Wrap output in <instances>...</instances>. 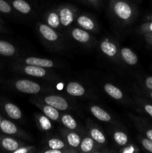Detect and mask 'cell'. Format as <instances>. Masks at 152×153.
<instances>
[{"mask_svg": "<svg viewBox=\"0 0 152 153\" xmlns=\"http://www.w3.org/2000/svg\"><path fill=\"white\" fill-rule=\"evenodd\" d=\"M16 88L22 93L29 94H35L40 92V86L37 83L30 80H19L16 82Z\"/></svg>", "mask_w": 152, "mask_h": 153, "instance_id": "obj_1", "label": "cell"}, {"mask_svg": "<svg viewBox=\"0 0 152 153\" xmlns=\"http://www.w3.org/2000/svg\"><path fill=\"white\" fill-rule=\"evenodd\" d=\"M46 104L55 108L58 110L64 111L68 108V103L62 97L59 96H49L45 98Z\"/></svg>", "mask_w": 152, "mask_h": 153, "instance_id": "obj_2", "label": "cell"}, {"mask_svg": "<svg viewBox=\"0 0 152 153\" xmlns=\"http://www.w3.org/2000/svg\"><path fill=\"white\" fill-rule=\"evenodd\" d=\"M114 10L116 15L122 19H129L130 16H131V13H132L131 7L124 1L116 2V4L114 6Z\"/></svg>", "mask_w": 152, "mask_h": 153, "instance_id": "obj_3", "label": "cell"}, {"mask_svg": "<svg viewBox=\"0 0 152 153\" xmlns=\"http://www.w3.org/2000/svg\"><path fill=\"white\" fill-rule=\"evenodd\" d=\"M25 63L28 65H34L41 67H52L54 66L53 62L50 60L42 59V58H34V57L27 58L25 60Z\"/></svg>", "mask_w": 152, "mask_h": 153, "instance_id": "obj_4", "label": "cell"}, {"mask_svg": "<svg viewBox=\"0 0 152 153\" xmlns=\"http://www.w3.org/2000/svg\"><path fill=\"white\" fill-rule=\"evenodd\" d=\"M121 54L124 61L129 65H135L138 61L137 55L128 48H123L121 51Z\"/></svg>", "mask_w": 152, "mask_h": 153, "instance_id": "obj_5", "label": "cell"}, {"mask_svg": "<svg viewBox=\"0 0 152 153\" xmlns=\"http://www.w3.org/2000/svg\"><path fill=\"white\" fill-rule=\"evenodd\" d=\"M66 91L69 94L75 97H80L84 94L85 90L79 83L77 82H70L67 85Z\"/></svg>", "mask_w": 152, "mask_h": 153, "instance_id": "obj_6", "label": "cell"}, {"mask_svg": "<svg viewBox=\"0 0 152 153\" xmlns=\"http://www.w3.org/2000/svg\"><path fill=\"white\" fill-rule=\"evenodd\" d=\"M39 30L42 35L49 41H55L58 39V34H56V32L48 25H40L39 27Z\"/></svg>", "mask_w": 152, "mask_h": 153, "instance_id": "obj_7", "label": "cell"}, {"mask_svg": "<svg viewBox=\"0 0 152 153\" xmlns=\"http://www.w3.org/2000/svg\"><path fill=\"white\" fill-rule=\"evenodd\" d=\"M73 21V13L69 8H63L60 11V22L63 25L67 26Z\"/></svg>", "mask_w": 152, "mask_h": 153, "instance_id": "obj_8", "label": "cell"}, {"mask_svg": "<svg viewBox=\"0 0 152 153\" xmlns=\"http://www.w3.org/2000/svg\"><path fill=\"white\" fill-rule=\"evenodd\" d=\"M91 112L92 114L97 118V119L100 120L101 121H105V122H108L110 120L111 117H110V114L103 110L101 108L98 107V106H92L91 108Z\"/></svg>", "mask_w": 152, "mask_h": 153, "instance_id": "obj_9", "label": "cell"}, {"mask_svg": "<svg viewBox=\"0 0 152 153\" xmlns=\"http://www.w3.org/2000/svg\"><path fill=\"white\" fill-rule=\"evenodd\" d=\"M25 73L29 76L36 77H43L46 75V70L41 67L34 65H28L25 67Z\"/></svg>", "mask_w": 152, "mask_h": 153, "instance_id": "obj_10", "label": "cell"}, {"mask_svg": "<svg viewBox=\"0 0 152 153\" xmlns=\"http://www.w3.org/2000/svg\"><path fill=\"white\" fill-rule=\"evenodd\" d=\"M4 109H5L8 116L11 117L12 119L18 120L22 116V113H21V111L19 110V108L15 105L11 104V103H7L4 106Z\"/></svg>", "mask_w": 152, "mask_h": 153, "instance_id": "obj_11", "label": "cell"}, {"mask_svg": "<svg viewBox=\"0 0 152 153\" xmlns=\"http://www.w3.org/2000/svg\"><path fill=\"white\" fill-rule=\"evenodd\" d=\"M104 90L110 97L116 100H120L123 97V94L122 91L118 88L115 87L114 85H110V84H107L104 85Z\"/></svg>", "mask_w": 152, "mask_h": 153, "instance_id": "obj_12", "label": "cell"}, {"mask_svg": "<svg viewBox=\"0 0 152 153\" xmlns=\"http://www.w3.org/2000/svg\"><path fill=\"white\" fill-rule=\"evenodd\" d=\"M15 48L10 43L0 40V54L5 56H11L14 54Z\"/></svg>", "mask_w": 152, "mask_h": 153, "instance_id": "obj_13", "label": "cell"}, {"mask_svg": "<svg viewBox=\"0 0 152 153\" xmlns=\"http://www.w3.org/2000/svg\"><path fill=\"white\" fill-rule=\"evenodd\" d=\"M101 49L104 54L108 56H114L116 54V47L114 44L108 41H104L101 44Z\"/></svg>", "mask_w": 152, "mask_h": 153, "instance_id": "obj_14", "label": "cell"}, {"mask_svg": "<svg viewBox=\"0 0 152 153\" xmlns=\"http://www.w3.org/2000/svg\"><path fill=\"white\" fill-rule=\"evenodd\" d=\"M0 128H1V131L3 132L6 133V134H15L17 131L16 126L12 122L9 120H6L1 121V124H0Z\"/></svg>", "mask_w": 152, "mask_h": 153, "instance_id": "obj_15", "label": "cell"}, {"mask_svg": "<svg viewBox=\"0 0 152 153\" xmlns=\"http://www.w3.org/2000/svg\"><path fill=\"white\" fill-rule=\"evenodd\" d=\"M72 34L76 40L81 42V43H86L89 39V34L83 30L79 29V28H75L72 31Z\"/></svg>", "mask_w": 152, "mask_h": 153, "instance_id": "obj_16", "label": "cell"}, {"mask_svg": "<svg viewBox=\"0 0 152 153\" xmlns=\"http://www.w3.org/2000/svg\"><path fill=\"white\" fill-rule=\"evenodd\" d=\"M13 6L22 13H28L31 11V7L29 4L24 0H14L13 2Z\"/></svg>", "mask_w": 152, "mask_h": 153, "instance_id": "obj_17", "label": "cell"}, {"mask_svg": "<svg viewBox=\"0 0 152 153\" xmlns=\"http://www.w3.org/2000/svg\"><path fill=\"white\" fill-rule=\"evenodd\" d=\"M1 144L4 149L8 151H15L19 147L17 141L12 138H9V137L3 139L2 141H1Z\"/></svg>", "mask_w": 152, "mask_h": 153, "instance_id": "obj_18", "label": "cell"}, {"mask_svg": "<svg viewBox=\"0 0 152 153\" xmlns=\"http://www.w3.org/2000/svg\"><path fill=\"white\" fill-rule=\"evenodd\" d=\"M43 112L47 117L50 118L52 120H57L59 118V113L58 111V109L49 105L44 107Z\"/></svg>", "mask_w": 152, "mask_h": 153, "instance_id": "obj_19", "label": "cell"}, {"mask_svg": "<svg viewBox=\"0 0 152 153\" xmlns=\"http://www.w3.org/2000/svg\"><path fill=\"white\" fill-rule=\"evenodd\" d=\"M77 22L80 26L87 30H92L94 28V23L89 17L85 16H80L77 18Z\"/></svg>", "mask_w": 152, "mask_h": 153, "instance_id": "obj_20", "label": "cell"}, {"mask_svg": "<svg viewBox=\"0 0 152 153\" xmlns=\"http://www.w3.org/2000/svg\"><path fill=\"white\" fill-rule=\"evenodd\" d=\"M62 123L69 129H75L77 127L76 121L73 119L72 117L69 114H65L62 117Z\"/></svg>", "mask_w": 152, "mask_h": 153, "instance_id": "obj_21", "label": "cell"}, {"mask_svg": "<svg viewBox=\"0 0 152 153\" xmlns=\"http://www.w3.org/2000/svg\"><path fill=\"white\" fill-rule=\"evenodd\" d=\"M94 146V140L90 137H86L82 141L80 144V149L83 152H90Z\"/></svg>", "mask_w": 152, "mask_h": 153, "instance_id": "obj_22", "label": "cell"}, {"mask_svg": "<svg viewBox=\"0 0 152 153\" xmlns=\"http://www.w3.org/2000/svg\"><path fill=\"white\" fill-rule=\"evenodd\" d=\"M67 141H68L69 144L70 146H73V147H77L80 144V139L78 134H77L76 133L72 132L69 133L67 136Z\"/></svg>", "mask_w": 152, "mask_h": 153, "instance_id": "obj_23", "label": "cell"}, {"mask_svg": "<svg viewBox=\"0 0 152 153\" xmlns=\"http://www.w3.org/2000/svg\"><path fill=\"white\" fill-rule=\"evenodd\" d=\"M91 136H92V139H94L95 140H96L98 143H104L105 142V137H104V134H102L101 131H100L99 130L97 129V128H92L90 131Z\"/></svg>", "mask_w": 152, "mask_h": 153, "instance_id": "obj_24", "label": "cell"}, {"mask_svg": "<svg viewBox=\"0 0 152 153\" xmlns=\"http://www.w3.org/2000/svg\"><path fill=\"white\" fill-rule=\"evenodd\" d=\"M114 140L119 145L124 146L128 143V136L125 133L117 131L114 134Z\"/></svg>", "mask_w": 152, "mask_h": 153, "instance_id": "obj_25", "label": "cell"}, {"mask_svg": "<svg viewBox=\"0 0 152 153\" xmlns=\"http://www.w3.org/2000/svg\"><path fill=\"white\" fill-rule=\"evenodd\" d=\"M60 19L55 13H52L48 17V23L52 28H58L60 24Z\"/></svg>", "mask_w": 152, "mask_h": 153, "instance_id": "obj_26", "label": "cell"}, {"mask_svg": "<svg viewBox=\"0 0 152 153\" xmlns=\"http://www.w3.org/2000/svg\"><path fill=\"white\" fill-rule=\"evenodd\" d=\"M49 146L51 149H61L64 147L63 142L61 141L59 139L53 138L51 139L49 141Z\"/></svg>", "mask_w": 152, "mask_h": 153, "instance_id": "obj_27", "label": "cell"}, {"mask_svg": "<svg viewBox=\"0 0 152 153\" xmlns=\"http://www.w3.org/2000/svg\"><path fill=\"white\" fill-rule=\"evenodd\" d=\"M39 122H40V126L43 128V130H49L52 127V125H51V123L49 121V118L45 116H41L39 119Z\"/></svg>", "mask_w": 152, "mask_h": 153, "instance_id": "obj_28", "label": "cell"}, {"mask_svg": "<svg viewBox=\"0 0 152 153\" xmlns=\"http://www.w3.org/2000/svg\"><path fill=\"white\" fill-rule=\"evenodd\" d=\"M142 144L146 150L152 152V140H151L148 138H143L142 140Z\"/></svg>", "mask_w": 152, "mask_h": 153, "instance_id": "obj_29", "label": "cell"}, {"mask_svg": "<svg viewBox=\"0 0 152 153\" xmlns=\"http://www.w3.org/2000/svg\"><path fill=\"white\" fill-rule=\"evenodd\" d=\"M10 7L5 1L0 0V11L3 13H9L10 11Z\"/></svg>", "mask_w": 152, "mask_h": 153, "instance_id": "obj_30", "label": "cell"}, {"mask_svg": "<svg viewBox=\"0 0 152 153\" xmlns=\"http://www.w3.org/2000/svg\"><path fill=\"white\" fill-rule=\"evenodd\" d=\"M145 86L147 87L148 89L152 91V76H151V77H148L147 79H145Z\"/></svg>", "mask_w": 152, "mask_h": 153, "instance_id": "obj_31", "label": "cell"}, {"mask_svg": "<svg viewBox=\"0 0 152 153\" xmlns=\"http://www.w3.org/2000/svg\"><path fill=\"white\" fill-rule=\"evenodd\" d=\"M144 109L146 113H147L148 114L150 115V116L152 117V105H149V104L145 105Z\"/></svg>", "mask_w": 152, "mask_h": 153, "instance_id": "obj_32", "label": "cell"}, {"mask_svg": "<svg viewBox=\"0 0 152 153\" xmlns=\"http://www.w3.org/2000/svg\"><path fill=\"white\" fill-rule=\"evenodd\" d=\"M145 134L147 138L150 139L151 140H152V128H149V129H148L147 131H146Z\"/></svg>", "mask_w": 152, "mask_h": 153, "instance_id": "obj_33", "label": "cell"}, {"mask_svg": "<svg viewBox=\"0 0 152 153\" xmlns=\"http://www.w3.org/2000/svg\"><path fill=\"white\" fill-rule=\"evenodd\" d=\"M61 152L60 151V149H52L51 150H48L46 151L45 153H61Z\"/></svg>", "mask_w": 152, "mask_h": 153, "instance_id": "obj_34", "label": "cell"}, {"mask_svg": "<svg viewBox=\"0 0 152 153\" xmlns=\"http://www.w3.org/2000/svg\"><path fill=\"white\" fill-rule=\"evenodd\" d=\"M145 29H146V31H149V32L152 33V22H151V23H149L148 25L146 26Z\"/></svg>", "mask_w": 152, "mask_h": 153, "instance_id": "obj_35", "label": "cell"}, {"mask_svg": "<svg viewBox=\"0 0 152 153\" xmlns=\"http://www.w3.org/2000/svg\"><path fill=\"white\" fill-rule=\"evenodd\" d=\"M27 149H16V150L14 151L15 153H19V152H27Z\"/></svg>", "mask_w": 152, "mask_h": 153, "instance_id": "obj_36", "label": "cell"}, {"mask_svg": "<svg viewBox=\"0 0 152 153\" xmlns=\"http://www.w3.org/2000/svg\"><path fill=\"white\" fill-rule=\"evenodd\" d=\"M124 152H134V149H133V147H130V148H128V149H125V150H124Z\"/></svg>", "mask_w": 152, "mask_h": 153, "instance_id": "obj_37", "label": "cell"}, {"mask_svg": "<svg viewBox=\"0 0 152 153\" xmlns=\"http://www.w3.org/2000/svg\"><path fill=\"white\" fill-rule=\"evenodd\" d=\"M150 96H151V99H152V91H151V92L150 93Z\"/></svg>", "mask_w": 152, "mask_h": 153, "instance_id": "obj_38", "label": "cell"}, {"mask_svg": "<svg viewBox=\"0 0 152 153\" xmlns=\"http://www.w3.org/2000/svg\"><path fill=\"white\" fill-rule=\"evenodd\" d=\"M150 41H151V45H152V37L150 39Z\"/></svg>", "mask_w": 152, "mask_h": 153, "instance_id": "obj_39", "label": "cell"}, {"mask_svg": "<svg viewBox=\"0 0 152 153\" xmlns=\"http://www.w3.org/2000/svg\"><path fill=\"white\" fill-rule=\"evenodd\" d=\"M1 118H0V124H1Z\"/></svg>", "mask_w": 152, "mask_h": 153, "instance_id": "obj_40", "label": "cell"}, {"mask_svg": "<svg viewBox=\"0 0 152 153\" xmlns=\"http://www.w3.org/2000/svg\"><path fill=\"white\" fill-rule=\"evenodd\" d=\"M151 20H152V16H151Z\"/></svg>", "mask_w": 152, "mask_h": 153, "instance_id": "obj_41", "label": "cell"}, {"mask_svg": "<svg viewBox=\"0 0 152 153\" xmlns=\"http://www.w3.org/2000/svg\"><path fill=\"white\" fill-rule=\"evenodd\" d=\"M151 37H152V34H151Z\"/></svg>", "mask_w": 152, "mask_h": 153, "instance_id": "obj_42", "label": "cell"}, {"mask_svg": "<svg viewBox=\"0 0 152 153\" xmlns=\"http://www.w3.org/2000/svg\"><path fill=\"white\" fill-rule=\"evenodd\" d=\"M89 1H91V0H89Z\"/></svg>", "mask_w": 152, "mask_h": 153, "instance_id": "obj_43", "label": "cell"}]
</instances>
